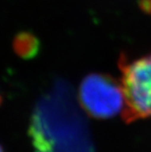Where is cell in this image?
<instances>
[{"label":"cell","mask_w":151,"mask_h":152,"mask_svg":"<svg viewBox=\"0 0 151 152\" xmlns=\"http://www.w3.org/2000/svg\"><path fill=\"white\" fill-rule=\"evenodd\" d=\"M34 152H93L68 86L57 83L36 103L28 129Z\"/></svg>","instance_id":"6da1fadb"},{"label":"cell","mask_w":151,"mask_h":152,"mask_svg":"<svg viewBox=\"0 0 151 152\" xmlns=\"http://www.w3.org/2000/svg\"><path fill=\"white\" fill-rule=\"evenodd\" d=\"M119 68L127 123L151 118V52L136 59L122 55Z\"/></svg>","instance_id":"7a4b0ae2"},{"label":"cell","mask_w":151,"mask_h":152,"mask_svg":"<svg viewBox=\"0 0 151 152\" xmlns=\"http://www.w3.org/2000/svg\"><path fill=\"white\" fill-rule=\"evenodd\" d=\"M79 101L86 114L95 119L112 118L124 109L121 83L104 74H90L82 80Z\"/></svg>","instance_id":"3957f363"},{"label":"cell","mask_w":151,"mask_h":152,"mask_svg":"<svg viewBox=\"0 0 151 152\" xmlns=\"http://www.w3.org/2000/svg\"><path fill=\"white\" fill-rule=\"evenodd\" d=\"M13 50L22 59H34L39 53V39L30 31H20L13 39Z\"/></svg>","instance_id":"277c9868"},{"label":"cell","mask_w":151,"mask_h":152,"mask_svg":"<svg viewBox=\"0 0 151 152\" xmlns=\"http://www.w3.org/2000/svg\"><path fill=\"white\" fill-rule=\"evenodd\" d=\"M0 152H5L4 148L2 147V145H1V144H0Z\"/></svg>","instance_id":"5b68a950"},{"label":"cell","mask_w":151,"mask_h":152,"mask_svg":"<svg viewBox=\"0 0 151 152\" xmlns=\"http://www.w3.org/2000/svg\"><path fill=\"white\" fill-rule=\"evenodd\" d=\"M2 103V96H1V94H0V104Z\"/></svg>","instance_id":"8992f818"}]
</instances>
